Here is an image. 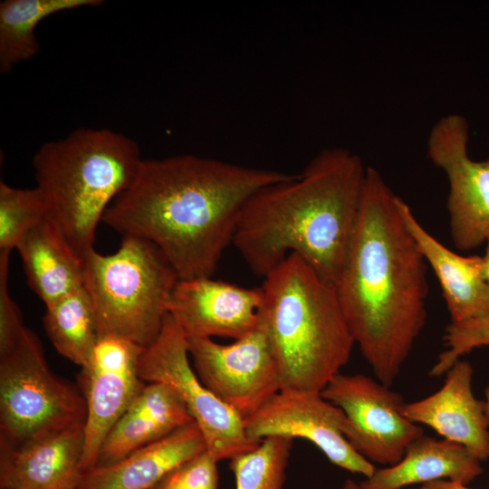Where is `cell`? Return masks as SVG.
Returning a JSON list of instances; mask_svg holds the SVG:
<instances>
[{"instance_id": "cell-1", "label": "cell", "mask_w": 489, "mask_h": 489, "mask_svg": "<svg viewBox=\"0 0 489 489\" xmlns=\"http://www.w3.org/2000/svg\"><path fill=\"white\" fill-rule=\"evenodd\" d=\"M292 176L193 154L143 159L101 221L154 244L179 279L209 278L233 243L245 202Z\"/></svg>"}, {"instance_id": "cell-2", "label": "cell", "mask_w": 489, "mask_h": 489, "mask_svg": "<svg viewBox=\"0 0 489 489\" xmlns=\"http://www.w3.org/2000/svg\"><path fill=\"white\" fill-rule=\"evenodd\" d=\"M399 197L374 168L335 285L347 324L375 378L391 386L427 321V261L408 228Z\"/></svg>"}, {"instance_id": "cell-3", "label": "cell", "mask_w": 489, "mask_h": 489, "mask_svg": "<svg viewBox=\"0 0 489 489\" xmlns=\"http://www.w3.org/2000/svg\"><path fill=\"white\" fill-rule=\"evenodd\" d=\"M367 168L344 148L319 151L300 175L254 193L241 209L233 244L265 277L291 254L335 287L357 225Z\"/></svg>"}, {"instance_id": "cell-4", "label": "cell", "mask_w": 489, "mask_h": 489, "mask_svg": "<svg viewBox=\"0 0 489 489\" xmlns=\"http://www.w3.org/2000/svg\"><path fill=\"white\" fill-rule=\"evenodd\" d=\"M258 327L269 342L282 391L321 392L355 345L335 287L291 254L264 277Z\"/></svg>"}, {"instance_id": "cell-5", "label": "cell", "mask_w": 489, "mask_h": 489, "mask_svg": "<svg viewBox=\"0 0 489 489\" xmlns=\"http://www.w3.org/2000/svg\"><path fill=\"white\" fill-rule=\"evenodd\" d=\"M142 160L135 140L102 128H79L34 153L36 187L48 216L80 256L93 248L99 222L131 184Z\"/></svg>"}, {"instance_id": "cell-6", "label": "cell", "mask_w": 489, "mask_h": 489, "mask_svg": "<svg viewBox=\"0 0 489 489\" xmlns=\"http://www.w3.org/2000/svg\"><path fill=\"white\" fill-rule=\"evenodd\" d=\"M81 259L99 336L113 334L149 347L161 330L179 280L164 254L144 238L127 235L112 254L92 248Z\"/></svg>"}, {"instance_id": "cell-7", "label": "cell", "mask_w": 489, "mask_h": 489, "mask_svg": "<svg viewBox=\"0 0 489 489\" xmlns=\"http://www.w3.org/2000/svg\"><path fill=\"white\" fill-rule=\"evenodd\" d=\"M83 395L54 375L41 341L28 328L0 354V448L24 446L84 425Z\"/></svg>"}, {"instance_id": "cell-8", "label": "cell", "mask_w": 489, "mask_h": 489, "mask_svg": "<svg viewBox=\"0 0 489 489\" xmlns=\"http://www.w3.org/2000/svg\"><path fill=\"white\" fill-rule=\"evenodd\" d=\"M402 217L440 284L450 315L444 340L429 375L439 377L474 349L489 346V285L483 257L456 254L431 235L400 197Z\"/></svg>"}, {"instance_id": "cell-9", "label": "cell", "mask_w": 489, "mask_h": 489, "mask_svg": "<svg viewBox=\"0 0 489 489\" xmlns=\"http://www.w3.org/2000/svg\"><path fill=\"white\" fill-rule=\"evenodd\" d=\"M139 371L144 382L165 384L178 396L202 432L206 451L218 462L260 443L249 438L244 418L201 382L190 363L186 336L168 313L141 354Z\"/></svg>"}, {"instance_id": "cell-10", "label": "cell", "mask_w": 489, "mask_h": 489, "mask_svg": "<svg viewBox=\"0 0 489 489\" xmlns=\"http://www.w3.org/2000/svg\"><path fill=\"white\" fill-rule=\"evenodd\" d=\"M321 394L344 412L343 436L373 465H395L424 435L420 426L403 415V397L377 379L339 372Z\"/></svg>"}, {"instance_id": "cell-11", "label": "cell", "mask_w": 489, "mask_h": 489, "mask_svg": "<svg viewBox=\"0 0 489 489\" xmlns=\"http://www.w3.org/2000/svg\"><path fill=\"white\" fill-rule=\"evenodd\" d=\"M186 339L201 382L244 419L281 390L274 358L259 327L229 344L212 338Z\"/></svg>"}, {"instance_id": "cell-12", "label": "cell", "mask_w": 489, "mask_h": 489, "mask_svg": "<svg viewBox=\"0 0 489 489\" xmlns=\"http://www.w3.org/2000/svg\"><path fill=\"white\" fill-rule=\"evenodd\" d=\"M468 140L466 120L450 113L434 124L427 142L428 158L448 181L450 233L461 251L475 249L489 237V159L470 158Z\"/></svg>"}, {"instance_id": "cell-13", "label": "cell", "mask_w": 489, "mask_h": 489, "mask_svg": "<svg viewBox=\"0 0 489 489\" xmlns=\"http://www.w3.org/2000/svg\"><path fill=\"white\" fill-rule=\"evenodd\" d=\"M144 350L123 337L101 335L87 363L82 367L86 403L83 473L96 465L106 436L146 384L139 371Z\"/></svg>"}, {"instance_id": "cell-14", "label": "cell", "mask_w": 489, "mask_h": 489, "mask_svg": "<svg viewBox=\"0 0 489 489\" xmlns=\"http://www.w3.org/2000/svg\"><path fill=\"white\" fill-rule=\"evenodd\" d=\"M345 421L344 412L321 392L282 390L244 419L247 436L255 442L271 436L302 438L334 465L369 477L376 467L349 444L342 433Z\"/></svg>"}, {"instance_id": "cell-15", "label": "cell", "mask_w": 489, "mask_h": 489, "mask_svg": "<svg viewBox=\"0 0 489 489\" xmlns=\"http://www.w3.org/2000/svg\"><path fill=\"white\" fill-rule=\"evenodd\" d=\"M262 302V286L245 288L212 277L179 279L167 311L186 337L235 340L258 328Z\"/></svg>"}, {"instance_id": "cell-16", "label": "cell", "mask_w": 489, "mask_h": 489, "mask_svg": "<svg viewBox=\"0 0 489 489\" xmlns=\"http://www.w3.org/2000/svg\"><path fill=\"white\" fill-rule=\"evenodd\" d=\"M472 382L471 364L458 360L446 373L437 391L405 402L402 412L410 421L429 427L484 461L489 458V417L485 402L475 397Z\"/></svg>"}, {"instance_id": "cell-17", "label": "cell", "mask_w": 489, "mask_h": 489, "mask_svg": "<svg viewBox=\"0 0 489 489\" xmlns=\"http://www.w3.org/2000/svg\"><path fill=\"white\" fill-rule=\"evenodd\" d=\"M84 425L22 446L0 448L1 489L77 488L82 475Z\"/></svg>"}, {"instance_id": "cell-18", "label": "cell", "mask_w": 489, "mask_h": 489, "mask_svg": "<svg viewBox=\"0 0 489 489\" xmlns=\"http://www.w3.org/2000/svg\"><path fill=\"white\" fill-rule=\"evenodd\" d=\"M205 451L202 432L191 422L117 463L84 472L77 489H153L172 471Z\"/></svg>"}, {"instance_id": "cell-19", "label": "cell", "mask_w": 489, "mask_h": 489, "mask_svg": "<svg viewBox=\"0 0 489 489\" xmlns=\"http://www.w3.org/2000/svg\"><path fill=\"white\" fill-rule=\"evenodd\" d=\"M191 422L187 407L169 387L146 383L106 436L95 466L117 463Z\"/></svg>"}, {"instance_id": "cell-20", "label": "cell", "mask_w": 489, "mask_h": 489, "mask_svg": "<svg viewBox=\"0 0 489 489\" xmlns=\"http://www.w3.org/2000/svg\"><path fill=\"white\" fill-rule=\"evenodd\" d=\"M481 462L458 443L423 435L408 446L398 463L376 468L359 484L361 489H403L448 480L468 485L483 474Z\"/></svg>"}, {"instance_id": "cell-21", "label": "cell", "mask_w": 489, "mask_h": 489, "mask_svg": "<svg viewBox=\"0 0 489 489\" xmlns=\"http://www.w3.org/2000/svg\"><path fill=\"white\" fill-rule=\"evenodd\" d=\"M27 283L45 307L83 287L81 256L48 216L18 242Z\"/></svg>"}, {"instance_id": "cell-22", "label": "cell", "mask_w": 489, "mask_h": 489, "mask_svg": "<svg viewBox=\"0 0 489 489\" xmlns=\"http://www.w3.org/2000/svg\"><path fill=\"white\" fill-rule=\"evenodd\" d=\"M101 0H4L0 3V72L40 52L35 35L37 25L54 14L82 7H96Z\"/></svg>"}, {"instance_id": "cell-23", "label": "cell", "mask_w": 489, "mask_h": 489, "mask_svg": "<svg viewBox=\"0 0 489 489\" xmlns=\"http://www.w3.org/2000/svg\"><path fill=\"white\" fill-rule=\"evenodd\" d=\"M43 322L56 350L83 367L99 339L94 309L84 287L47 306Z\"/></svg>"}, {"instance_id": "cell-24", "label": "cell", "mask_w": 489, "mask_h": 489, "mask_svg": "<svg viewBox=\"0 0 489 489\" xmlns=\"http://www.w3.org/2000/svg\"><path fill=\"white\" fill-rule=\"evenodd\" d=\"M292 439L271 436L230 459L235 489H283Z\"/></svg>"}, {"instance_id": "cell-25", "label": "cell", "mask_w": 489, "mask_h": 489, "mask_svg": "<svg viewBox=\"0 0 489 489\" xmlns=\"http://www.w3.org/2000/svg\"><path fill=\"white\" fill-rule=\"evenodd\" d=\"M48 216L44 197L35 187L16 188L0 182V251L12 252L21 238Z\"/></svg>"}, {"instance_id": "cell-26", "label": "cell", "mask_w": 489, "mask_h": 489, "mask_svg": "<svg viewBox=\"0 0 489 489\" xmlns=\"http://www.w3.org/2000/svg\"><path fill=\"white\" fill-rule=\"evenodd\" d=\"M217 463L205 451L172 471L153 489H217Z\"/></svg>"}, {"instance_id": "cell-27", "label": "cell", "mask_w": 489, "mask_h": 489, "mask_svg": "<svg viewBox=\"0 0 489 489\" xmlns=\"http://www.w3.org/2000/svg\"><path fill=\"white\" fill-rule=\"evenodd\" d=\"M10 254L0 251V354L13 349L26 330L20 310L8 292Z\"/></svg>"}, {"instance_id": "cell-28", "label": "cell", "mask_w": 489, "mask_h": 489, "mask_svg": "<svg viewBox=\"0 0 489 489\" xmlns=\"http://www.w3.org/2000/svg\"><path fill=\"white\" fill-rule=\"evenodd\" d=\"M409 489H474L468 485L448 481V480H438L430 482L427 484H421L419 486L409 488Z\"/></svg>"}, {"instance_id": "cell-29", "label": "cell", "mask_w": 489, "mask_h": 489, "mask_svg": "<svg viewBox=\"0 0 489 489\" xmlns=\"http://www.w3.org/2000/svg\"><path fill=\"white\" fill-rule=\"evenodd\" d=\"M485 244H486V249H485V254L483 257V262H484V271L485 280H486L487 284L489 285V237L487 238Z\"/></svg>"}, {"instance_id": "cell-30", "label": "cell", "mask_w": 489, "mask_h": 489, "mask_svg": "<svg viewBox=\"0 0 489 489\" xmlns=\"http://www.w3.org/2000/svg\"><path fill=\"white\" fill-rule=\"evenodd\" d=\"M341 489H361L359 483L355 482L352 479H347L343 484Z\"/></svg>"}, {"instance_id": "cell-31", "label": "cell", "mask_w": 489, "mask_h": 489, "mask_svg": "<svg viewBox=\"0 0 489 489\" xmlns=\"http://www.w3.org/2000/svg\"><path fill=\"white\" fill-rule=\"evenodd\" d=\"M484 394H485V398H486V400L484 402H485V406H486L487 414H488V417H489V387H487L485 388Z\"/></svg>"}, {"instance_id": "cell-32", "label": "cell", "mask_w": 489, "mask_h": 489, "mask_svg": "<svg viewBox=\"0 0 489 489\" xmlns=\"http://www.w3.org/2000/svg\"><path fill=\"white\" fill-rule=\"evenodd\" d=\"M72 489H77V488H72Z\"/></svg>"}]
</instances>
